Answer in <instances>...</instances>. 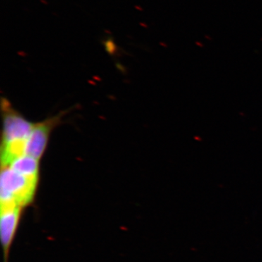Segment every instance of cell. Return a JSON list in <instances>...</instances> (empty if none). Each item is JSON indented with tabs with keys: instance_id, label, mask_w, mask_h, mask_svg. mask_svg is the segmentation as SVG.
Masks as SVG:
<instances>
[{
	"instance_id": "3957f363",
	"label": "cell",
	"mask_w": 262,
	"mask_h": 262,
	"mask_svg": "<svg viewBox=\"0 0 262 262\" xmlns=\"http://www.w3.org/2000/svg\"><path fill=\"white\" fill-rule=\"evenodd\" d=\"M34 124L31 123L18 114L10 111L5 115L3 144L10 141L28 140Z\"/></svg>"
},
{
	"instance_id": "8992f818",
	"label": "cell",
	"mask_w": 262,
	"mask_h": 262,
	"mask_svg": "<svg viewBox=\"0 0 262 262\" xmlns=\"http://www.w3.org/2000/svg\"><path fill=\"white\" fill-rule=\"evenodd\" d=\"M106 44L108 49L110 50V51H113L114 46H115L113 41L111 39H108L106 40Z\"/></svg>"
},
{
	"instance_id": "6da1fadb",
	"label": "cell",
	"mask_w": 262,
	"mask_h": 262,
	"mask_svg": "<svg viewBox=\"0 0 262 262\" xmlns=\"http://www.w3.org/2000/svg\"><path fill=\"white\" fill-rule=\"evenodd\" d=\"M0 180V204L17 205L23 208L34 200L37 179L29 178L5 167L2 170Z\"/></svg>"
},
{
	"instance_id": "7a4b0ae2",
	"label": "cell",
	"mask_w": 262,
	"mask_h": 262,
	"mask_svg": "<svg viewBox=\"0 0 262 262\" xmlns=\"http://www.w3.org/2000/svg\"><path fill=\"white\" fill-rule=\"evenodd\" d=\"M0 209L1 241L6 256L18 227L22 207L17 205H1Z\"/></svg>"
},
{
	"instance_id": "5b68a950",
	"label": "cell",
	"mask_w": 262,
	"mask_h": 262,
	"mask_svg": "<svg viewBox=\"0 0 262 262\" xmlns=\"http://www.w3.org/2000/svg\"><path fill=\"white\" fill-rule=\"evenodd\" d=\"M38 161L39 160L35 158L25 155L15 160L8 167L17 173L29 178L38 179V174H39V162Z\"/></svg>"
},
{
	"instance_id": "277c9868",
	"label": "cell",
	"mask_w": 262,
	"mask_h": 262,
	"mask_svg": "<svg viewBox=\"0 0 262 262\" xmlns=\"http://www.w3.org/2000/svg\"><path fill=\"white\" fill-rule=\"evenodd\" d=\"M51 128L52 122H42L34 125L27 140L26 155L39 160L46 149Z\"/></svg>"
}]
</instances>
